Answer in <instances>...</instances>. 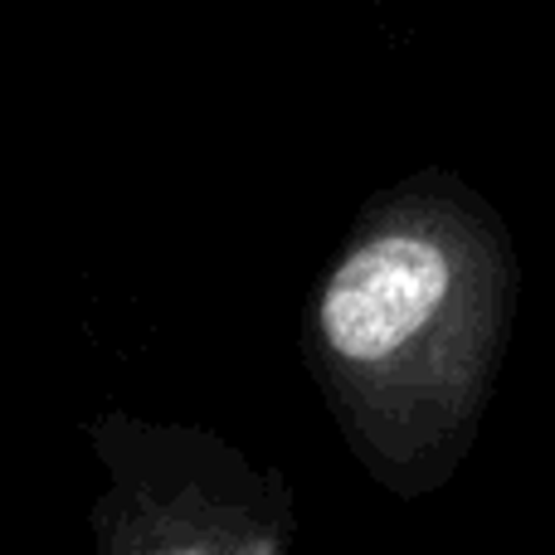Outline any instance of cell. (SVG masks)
Listing matches in <instances>:
<instances>
[{
    "label": "cell",
    "instance_id": "6da1fadb",
    "mask_svg": "<svg viewBox=\"0 0 555 555\" xmlns=\"http://www.w3.org/2000/svg\"><path fill=\"white\" fill-rule=\"evenodd\" d=\"M502 210L443 166L365 195L302 307V365L380 492L420 502L468 463L517 332Z\"/></svg>",
    "mask_w": 555,
    "mask_h": 555
},
{
    "label": "cell",
    "instance_id": "7a4b0ae2",
    "mask_svg": "<svg viewBox=\"0 0 555 555\" xmlns=\"http://www.w3.org/2000/svg\"><path fill=\"white\" fill-rule=\"evenodd\" d=\"M83 434L103 468L88 507L98 555H287L302 537L293 478L224 434L127 410Z\"/></svg>",
    "mask_w": 555,
    "mask_h": 555
}]
</instances>
